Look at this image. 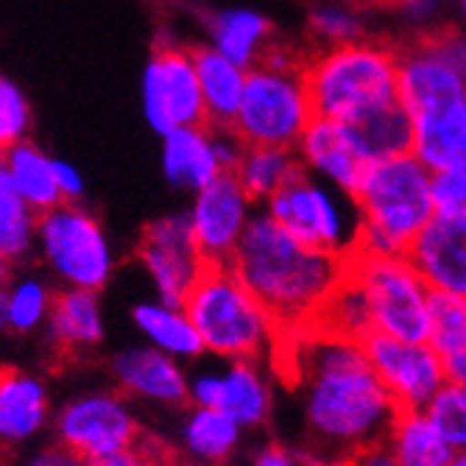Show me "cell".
<instances>
[{
  "mask_svg": "<svg viewBox=\"0 0 466 466\" xmlns=\"http://www.w3.org/2000/svg\"><path fill=\"white\" fill-rule=\"evenodd\" d=\"M293 335L310 455L321 466H341L358 450L386 441L402 408L369 363L363 341L319 327Z\"/></svg>",
  "mask_w": 466,
  "mask_h": 466,
  "instance_id": "1",
  "label": "cell"
},
{
  "mask_svg": "<svg viewBox=\"0 0 466 466\" xmlns=\"http://www.w3.org/2000/svg\"><path fill=\"white\" fill-rule=\"evenodd\" d=\"M347 260L302 243L263 209L254 213L229 266L268 308L282 332H296L316 319L329 293L341 285Z\"/></svg>",
  "mask_w": 466,
  "mask_h": 466,
  "instance_id": "2",
  "label": "cell"
},
{
  "mask_svg": "<svg viewBox=\"0 0 466 466\" xmlns=\"http://www.w3.org/2000/svg\"><path fill=\"white\" fill-rule=\"evenodd\" d=\"M352 201L360 221L355 251L408 254L436 216L433 171L413 151L377 159L366 167Z\"/></svg>",
  "mask_w": 466,
  "mask_h": 466,
  "instance_id": "3",
  "label": "cell"
},
{
  "mask_svg": "<svg viewBox=\"0 0 466 466\" xmlns=\"http://www.w3.org/2000/svg\"><path fill=\"white\" fill-rule=\"evenodd\" d=\"M207 355L260 360L282 341V327L229 263H207L185 299Z\"/></svg>",
  "mask_w": 466,
  "mask_h": 466,
  "instance_id": "4",
  "label": "cell"
},
{
  "mask_svg": "<svg viewBox=\"0 0 466 466\" xmlns=\"http://www.w3.org/2000/svg\"><path fill=\"white\" fill-rule=\"evenodd\" d=\"M305 81L316 117L355 120L400 101V46L360 39L308 54Z\"/></svg>",
  "mask_w": 466,
  "mask_h": 466,
  "instance_id": "5",
  "label": "cell"
},
{
  "mask_svg": "<svg viewBox=\"0 0 466 466\" xmlns=\"http://www.w3.org/2000/svg\"><path fill=\"white\" fill-rule=\"evenodd\" d=\"M350 274L360 282L374 332L428 341L433 288L419 274L408 254H350Z\"/></svg>",
  "mask_w": 466,
  "mask_h": 466,
  "instance_id": "6",
  "label": "cell"
},
{
  "mask_svg": "<svg viewBox=\"0 0 466 466\" xmlns=\"http://www.w3.org/2000/svg\"><path fill=\"white\" fill-rule=\"evenodd\" d=\"M313 117L305 67L279 70L258 65L248 70L243 104L232 129L246 146L296 148Z\"/></svg>",
  "mask_w": 466,
  "mask_h": 466,
  "instance_id": "7",
  "label": "cell"
},
{
  "mask_svg": "<svg viewBox=\"0 0 466 466\" xmlns=\"http://www.w3.org/2000/svg\"><path fill=\"white\" fill-rule=\"evenodd\" d=\"M36 248L46 266L67 285L104 290L115 271V251L98 218L78 201H65L39 216Z\"/></svg>",
  "mask_w": 466,
  "mask_h": 466,
  "instance_id": "8",
  "label": "cell"
},
{
  "mask_svg": "<svg viewBox=\"0 0 466 466\" xmlns=\"http://www.w3.org/2000/svg\"><path fill=\"white\" fill-rule=\"evenodd\" d=\"M143 112L157 135L187 126H207V104L193 59V48L157 42L143 70Z\"/></svg>",
  "mask_w": 466,
  "mask_h": 466,
  "instance_id": "9",
  "label": "cell"
},
{
  "mask_svg": "<svg viewBox=\"0 0 466 466\" xmlns=\"http://www.w3.org/2000/svg\"><path fill=\"white\" fill-rule=\"evenodd\" d=\"M266 213L308 246L341 254V258H350L355 251L360 224L347 221L344 207L308 177L305 165L266 201Z\"/></svg>",
  "mask_w": 466,
  "mask_h": 466,
  "instance_id": "10",
  "label": "cell"
},
{
  "mask_svg": "<svg viewBox=\"0 0 466 466\" xmlns=\"http://www.w3.org/2000/svg\"><path fill=\"white\" fill-rule=\"evenodd\" d=\"M54 431L59 444L87 461L135 447L143 436L137 413L126 402L123 391H93L70 400L56 413Z\"/></svg>",
  "mask_w": 466,
  "mask_h": 466,
  "instance_id": "11",
  "label": "cell"
},
{
  "mask_svg": "<svg viewBox=\"0 0 466 466\" xmlns=\"http://www.w3.org/2000/svg\"><path fill=\"white\" fill-rule=\"evenodd\" d=\"M363 350L402 410H425L450 383L447 363L431 341H405V338L371 332L363 338Z\"/></svg>",
  "mask_w": 466,
  "mask_h": 466,
  "instance_id": "12",
  "label": "cell"
},
{
  "mask_svg": "<svg viewBox=\"0 0 466 466\" xmlns=\"http://www.w3.org/2000/svg\"><path fill=\"white\" fill-rule=\"evenodd\" d=\"M137 260L151 277L162 302L185 305L207 266L193 235L190 209L146 224L137 243Z\"/></svg>",
  "mask_w": 466,
  "mask_h": 466,
  "instance_id": "13",
  "label": "cell"
},
{
  "mask_svg": "<svg viewBox=\"0 0 466 466\" xmlns=\"http://www.w3.org/2000/svg\"><path fill=\"white\" fill-rule=\"evenodd\" d=\"M254 218V198L238 174H221L196 193L190 207L193 235L204 263H232V254Z\"/></svg>",
  "mask_w": 466,
  "mask_h": 466,
  "instance_id": "14",
  "label": "cell"
},
{
  "mask_svg": "<svg viewBox=\"0 0 466 466\" xmlns=\"http://www.w3.org/2000/svg\"><path fill=\"white\" fill-rule=\"evenodd\" d=\"M112 377L126 397L165 408H179L187 402L190 374L185 371L182 360L165 355L151 344L117 352L112 360Z\"/></svg>",
  "mask_w": 466,
  "mask_h": 466,
  "instance_id": "15",
  "label": "cell"
},
{
  "mask_svg": "<svg viewBox=\"0 0 466 466\" xmlns=\"http://www.w3.org/2000/svg\"><path fill=\"white\" fill-rule=\"evenodd\" d=\"M408 258L433 290L466 296V213H436Z\"/></svg>",
  "mask_w": 466,
  "mask_h": 466,
  "instance_id": "16",
  "label": "cell"
},
{
  "mask_svg": "<svg viewBox=\"0 0 466 466\" xmlns=\"http://www.w3.org/2000/svg\"><path fill=\"white\" fill-rule=\"evenodd\" d=\"M400 101L410 117L441 112L466 101V78L416 39L400 46Z\"/></svg>",
  "mask_w": 466,
  "mask_h": 466,
  "instance_id": "17",
  "label": "cell"
},
{
  "mask_svg": "<svg viewBox=\"0 0 466 466\" xmlns=\"http://www.w3.org/2000/svg\"><path fill=\"white\" fill-rule=\"evenodd\" d=\"M296 148H299V159L305 167L329 179L350 198L360 187L366 167L371 165L358 151L355 140L347 132V126L341 120H329V117H313L302 143Z\"/></svg>",
  "mask_w": 466,
  "mask_h": 466,
  "instance_id": "18",
  "label": "cell"
},
{
  "mask_svg": "<svg viewBox=\"0 0 466 466\" xmlns=\"http://www.w3.org/2000/svg\"><path fill=\"white\" fill-rule=\"evenodd\" d=\"M51 421V394L46 380L23 369H6L0 377V436L6 444H23L39 436Z\"/></svg>",
  "mask_w": 466,
  "mask_h": 466,
  "instance_id": "19",
  "label": "cell"
},
{
  "mask_svg": "<svg viewBox=\"0 0 466 466\" xmlns=\"http://www.w3.org/2000/svg\"><path fill=\"white\" fill-rule=\"evenodd\" d=\"M162 174L179 190L198 193L221 174V159L209 126H187L162 137Z\"/></svg>",
  "mask_w": 466,
  "mask_h": 466,
  "instance_id": "20",
  "label": "cell"
},
{
  "mask_svg": "<svg viewBox=\"0 0 466 466\" xmlns=\"http://www.w3.org/2000/svg\"><path fill=\"white\" fill-rule=\"evenodd\" d=\"M46 338L59 358L81 355L98 347L104 338V316H101L98 293L81 288L59 290L46 324Z\"/></svg>",
  "mask_w": 466,
  "mask_h": 466,
  "instance_id": "21",
  "label": "cell"
},
{
  "mask_svg": "<svg viewBox=\"0 0 466 466\" xmlns=\"http://www.w3.org/2000/svg\"><path fill=\"white\" fill-rule=\"evenodd\" d=\"M193 59L207 104V120H209L207 126H213V129H232L243 104L248 70L227 59L213 46L193 48Z\"/></svg>",
  "mask_w": 466,
  "mask_h": 466,
  "instance_id": "22",
  "label": "cell"
},
{
  "mask_svg": "<svg viewBox=\"0 0 466 466\" xmlns=\"http://www.w3.org/2000/svg\"><path fill=\"white\" fill-rule=\"evenodd\" d=\"M221 371L224 386L218 408L227 410L243 431L263 428L274 408V391L260 360H224Z\"/></svg>",
  "mask_w": 466,
  "mask_h": 466,
  "instance_id": "23",
  "label": "cell"
},
{
  "mask_svg": "<svg viewBox=\"0 0 466 466\" xmlns=\"http://www.w3.org/2000/svg\"><path fill=\"white\" fill-rule=\"evenodd\" d=\"M413 154L433 174L466 167V101L413 117Z\"/></svg>",
  "mask_w": 466,
  "mask_h": 466,
  "instance_id": "24",
  "label": "cell"
},
{
  "mask_svg": "<svg viewBox=\"0 0 466 466\" xmlns=\"http://www.w3.org/2000/svg\"><path fill=\"white\" fill-rule=\"evenodd\" d=\"M132 321L146 338V344L162 350L165 355H171L182 363L198 360L207 355L201 335L187 316L185 305H167L162 299L157 302H140L132 310Z\"/></svg>",
  "mask_w": 466,
  "mask_h": 466,
  "instance_id": "25",
  "label": "cell"
},
{
  "mask_svg": "<svg viewBox=\"0 0 466 466\" xmlns=\"http://www.w3.org/2000/svg\"><path fill=\"white\" fill-rule=\"evenodd\" d=\"M240 439H243V428L221 408L190 405L179 428L182 458L216 463V466H224L238 452Z\"/></svg>",
  "mask_w": 466,
  "mask_h": 466,
  "instance_id": "26",
  "label": "cell"
},
{
  "mask_svg": "<svg viewBox=\"0 0 466 466\" xmlns=\"http://www.w3.org/2000/svg\"><path fill=\"white\" fill-rule=\"evenodd\" d=\"M209 46L221 51L235 65L258 67L271 46V20L251 9H224L207 23Z\"/></svg>",
  "mask_w": 466,
  "mask_h": 466,
  "instance_id": "27",
  "label": "cell"
},
{
  "mask_svg": "<svg viewBox=\"0 0 466 466\" xmlns=\"http://www.w3.org/2000/svg\"><path fill=\"white\" fill-rule=\"evenodd\" d=\"M344 126L369 162L413 151V117L402 101L371 109L355 120H347Z\"/></svg>",
  "mask_w": 466,
  "mask_h": 466,
  "instance_id": "28",
  "label": "cell"
},
{
  "mask_svg": "<svg viewBox=\"0 0 466 466\" xmlns=\"http://www.w3.org/2000/svg\"><path fill=\"white\" fill-rule=\"evenodd\" d=\"M0 171L12 179L15 190L36 209L39 216L65 204V196H62V187L56 179L54 157H48L31 140L4 148V165H0Z\"/></svg>",
  "mask_w": 466,
  "mask_h": 466,
  "instance_id": "29",
  "label": "cell"
},
{
  "mask_svg": "<svg viewBox=\"0 0 466 466\" xmlns=\"http://www.w3.org/2000/svg\"><path fill=\"white\" fill-rule=\"evenodd\" d=\"M386 441L400 466H450L455 455L428 410H402Z\"/></svg>",
  "mask_w": 466,
  "mask_h": 466,
  "instance_id": "30",
  "label": "cell"
},
{
  "mask_svg": "<svg viewBox=\"0 0 466 466\" xmlns=\"http://www.w3.org/2000/svg\"><path fill=\"white\" fill-rule=\"evenodd\" d=\"M39 213L15 190L12 179L0 171V258L4 266L25 263L36 248Z\"/></svg>",
  "mask_w": 466,
  "mask_h": 466,
  "instance_id": "31",
  "label": "cell"
},
{
  "mask_svg": "<svg viewBox=\"0 0 466 466\" xmlns=\"http://www.w3.org/2000/svg\"><path fill=\"white\" fill-rule=\"evenodd\" d=\"M299 167H302V159L299 154H293V148L248 146L235 174L254 201H268L279 187L288 185V179L299 171Z\"/></svg>",
  "mask_w": 466,
  "mask_h": 466,
  "instance_id": "32",
  "label": "cell"
},
{
  "mask_svg": "<svg viewBox=\"0 0 466 466\" xmlns=\"http://www.w3.org/2000/svg\"><path fill=\"white\" fill-rule=\"evenodd\" d=\"M308 327H319L332 335L355 338V341H363L366 335L374 332L369 299H366L360 282L350 274V268H347V277L341 279V285L329 293V299L321 305V310L316 313V319Z\"/></svg>",
  "mask_w": 466,
  "mask_h": 466,
  "instance_id": "33",
  "label": "cell"
},
{
  "mask_svg": "<svg viewBox=\"0 0 466 466\" xmlns=\"http://www.w3.org/2000/svg\"><path fill=\"white\" fill-rule=\"evenodd\" d=\"M54 299L56 293H51L46 279L31 274L17 277L4 288V296H0V319H4V327L15 335H28L39 327H46Z\"/></svg>",
  "mask_w": 466,
  "mask_h": 466,
  "instance_id": "34",
  "label": "cell"
},
{
  "mask_svg": "<svg viewBox=\"0 0 466 466\" xmlns=\"http://www.w3.org/2000/svg\"><path fill=\"white\" fill-rule=\"evenodd\" d=\"M428 341L441 358L466 350V296L433 290L431 293V335Z\"/></svg>",
  "mask_w": 466,
  "mask_h": 466,
  "instance_id": "35",
  "label": "cell"
},
{
  "mask_svg": "<svg viewBox=\"0 0 466 466\" xmlns=\"http://www.w3.org/2000/svg\"><path fill=\"white\" fill-rule=\"evenodd\" d=\"M310 34L316 42H321V48H335V46H350V42H360L363 39V20L341 6V4H316L310 9L308 17Z\"/></svg>",
  "mask_w": 466,
  "mask_h": 466,
  "instance_id": "36",
  "label": "cell"
},
{
  "mask_svg": "<svg viewBox=\"0 0 466 466\" xmlns=\"http://www.w3.org/2000/svg\"><path fill=\"white\" fill-rule=\"evenodd\" d=\"M425 410L455 452L466 450V386L447 383Z\"/></svg>",
  "mask_w": 466,
  "mask_h": 466,
  "instance_id": "37",
  "label": "cell"
},
{
  "mask_svg": "<svg viewBox=\"0 0 466 466\" xmlns=\"http://www.w3.org/2000/svg\"><path fill=\"white\" fill-rule=\"evenodd\" d=\"M31 129V106L23 90L12 78L0 81V148H12L28 140Z\"/></svg>",
  "mask_w": 466,
  "mask_h": 466,
  "instance_id": "38",
  "label": "cell"
},
{
  "mask_svg": "<svg viewBox=\"0 0 466 466\" xmlns=\"http://www.w3.org/2000/svg\"><path fill=\"white\" fill-rule=\"evenodd\" d=\"M174 450L165 447L157 439H148L146 433L140 436V441L135 447H126L120 452H112L106 458L90 461V466H171L174 461Z\"/></svg>",
  "mask_w": 466,
  "mask_h": 466,
  "instance_id": "39",
  "label": "cell"
},
{
  "mask_svg": "<svg viewBox=\"0 0 466 466\" xmlns=\"http://www.w3.org/2000/svg\"><path fill=\"white\" fill-rule=\"evenodd\" d=\"M421 46H428L439 59H444L455 73L466 78V34L458 28H433L421 34Z\"/></svg>",
  "mask_w": 466,
  "mask_h": 466,
  "instance_id": "40",
  "label": "cell"
},
{
  "mask_svg": "<svg viewBox=\"0 0 466 466\" xmlns=\"http://www.w3.org/2000/svg\"><path fill=\"white\" fill-rule=\"evenodd\" d=\"M436 213H466V167L433 174Z\"/></svg>",
  "mask_w": 466,
  "mask_h": 466,
  "instance_id": "41",
  "label": "cell"
},
{
  "mask_svg": "<svg viewBox=\"0 0 466 466\" xmlns=\"http://www.w3.org/2000/svg\"><path fill=\"white\" fill-rule=\"evenodd\" d=\"M221 386H224V371L218 366H204V369L193 371L190 386H187V405L218 408Z\"/></svg>",
  "mask_w": 466,
  "mask_h": 466,
  "instance_id": "42",
  "label": "cell"
},
{
  "mask_svg": "<svg viewBox=\"0 0 466 466\" xmlns=\"http://www.w3.org/2000/svg\"><path fill=\"white\" fill-rule=\"evenodd\" d=\"M209 129H213V126H209ZM213 140H216V154L221 159V167L227 174H235L248 146L235 135V129H213Z\"/></svg>",
  "mask_w": 466,
  "mask_h": 466,
  "instance_id": "43",
  "label": "cell"
},
{
  "mask_svg": "<svg viewBox=\"0 0 466 466\" xmlns=\"http://www.w3.org/2000/svg\"><path fill=\"white\" fill-rule=\"evenodd\" d=\"M25 466H90L87 458H81L78 452H73L65 444H51V447H42L39 452H34Z\"/></svg>",
  "mask_w": 466,
  "mask_h": 466,
  "instance_id": "44",
  "label": "cell"
},
{
  "mask_svg": "<svg viewBox=\"0 0 466 466\" xmlns=\"http://www.w3.org/2000/svg\"><path fill=\"white\" fill-rule=\"evenodd\" d=\"M251 466H310L302 455H296L293 450L282 444H266L254 452Z\"/></svg>",
  "mask_w": 466,
  "mask_h": 466,
  "instance_id": "45",
  "label": "cell"
},
{
  "mask_svg": "<svg viewBox=\"0 0 466 466\" xmlns=\"http://www.w3.org/2000/svg\"><path fill=\"white\" fill-rule=\"evenodd\" d=\"M341 466H400V463H397L389 441H377V444H369V447L358 450Z\"/></svg>",
  "mask_w": 466,
  "mask_h": 466,
  "instance_id": "46",
  "label": "cell"
},
{
  "mask_svg": "<svg viewBox=\"0 0 466 466\" xmlns=\"http://www.w3.org/2000/svg\"><path fill=\"white\" fill-rule=\"evenodd\" d=\"M54 165H56V179H59L65 201H78L84 196V179L76 171V165H70L67 159H54Z\"/></svg>",
  "mask_w": 466,
  "mask_h": 466,
  "instance_id": "47",
  "label": "cell"
},
{
  "mask_svg": "<svg viewBox=\"0 0 466 466\" xmlns=\"http://www.w3.org/2000/svg\"><path fill=\"white\" fill-rule=\"evenodd\" d=\"M444 363H447V377H450V383L466 386V350H461V352L452 355V358H444Z\"/></svg>",
  "mask_w": 466,
  "mask_h": 466,
  "instance_id": "48",
  "label": "cell"
},
{
  "mask_svg": "<svg viewBox=\"0 0 466 466\" xmlns=\"http://www.w3.org/2000/svg\"><path fill=\"white\" fill-rule=\"evenodd\" d=\"M171 466H216V463H201V461H190V458H174Z\"/></svg>",
  "mask_w": 466,
  "mask_h": 466,
  "instance_id": "49",
  "label": "cell"
},
{
  "mask_svg": "<svg viewBox=\"0 0 466 466\" xmlns=\"http://www.w3.org/2000/svg\"><path fill=\"white\" fill-rule=\"evenodd\" d=\"M450 466H466V450H458L450 461Z\"/></svg>",
  "mask_w": 466,
  "mask_h": 466,
  "instance_id": "50",
  "label": "cell"
},
{
  "mask_svg": "<svg viewBox=\"0 0 466 466\" xmlns=\"http://www.w3.org/2000/svg\"><path fill=\"white\" fill-rule=\"evenodd\" d=\"M458 4H461V12H463V20H466V0H458Z\"/></svg>",
  "mask_w": 466,
  "mask_h": 466,
  "instance_id": "51",
  "label": "cell"
},
{
  "mask_svg": "<svg viewBox=\"0 0 466 466\" xmlns=\"http://www.w3.org/2000/svg\"><path fill=\"white\" fill-rule=\"evenodd\" d=\"M394 4H405V0H394ZM433 4H439V0H433Z\"/></svg>",
  "mask_w": 466,
  "mask_h": 466,
  "instance_id": "52",
  "label": "cell"
},
{
  "mask_svg": "<svg viewBox=\"0 0 466 466\" xmlns=\"http://www.w3.org/2000/svg\"><path fill=\"white\" fill-rule=\"evenodd\" d=\"M316 4H327V0H316Z\"/></svg>",
  "mask_w": 466,
  "mask_h": 466,
  "instance_id": "53",
  "label": "cell"
}]
</instances>
